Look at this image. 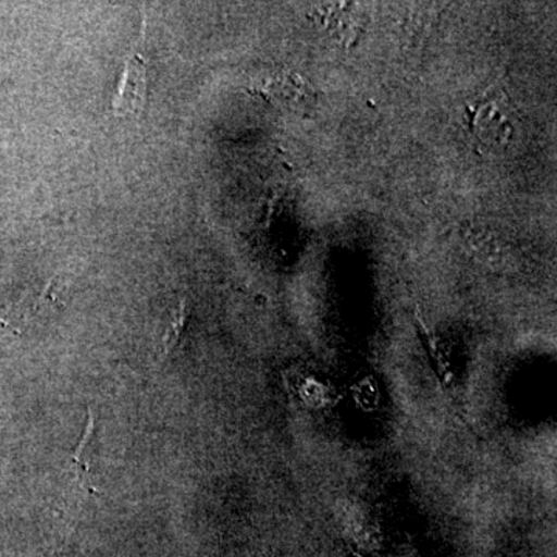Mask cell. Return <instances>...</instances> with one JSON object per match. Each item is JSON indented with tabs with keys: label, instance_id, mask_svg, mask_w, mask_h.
I'll return each mask as SVG.
<instances>
[{
	"label": "cell",
	"instance_id": "1",
	"mask_svg": "<svg viewBox=\"0 0 557 557\" xmlns=\"http://www.w3.org/2000/svg\"><path fill=\"white\" fill-rule=\"evenodd\" d=\"M145 57L134 51L124 62L119 86L113 95L112 110L116 116H139L145 112L148 98V81H146Z\"/></svg>",
	"mask_w": 557,
	"mask_h": 557
},
{
	"label": "cell",
	"instance_id": "2",
	"mask_svg": "<svg viewBox=\"0 0 557 557\" xmlns=\"http://www.w3.org/2000/svg\"><path fill=\"white\" fill-rule=\"evenodd\" d=\"M474 131L491 148L507 149L518 139V120L504 102L485 101L475 110Z\"/></svg>",
	"mask_w": 557,
	"mask_h": 557
},
{
	"label": "cell",
	"instance_id": "3",
	"mask_svg": "<svg viewBox=\"0 0 557 557\" xmlns=\"http://www.w3.org/2000/svg\"><path fill=\"white\" fill-rule=\"evenodd\" d=\"M465 248L480 262L502 269L509 260L507 242L496 231L483 225L469 226L463 231Z\"/></svg>",
	"mask_w": 557,
	"mask_h": 557
},
{
	"label": "cell",
	"instance_id": "4",
	"mask_svg": "<svg viewBox=\"0 0 557 557\" xmlns=\"http://www.w3.org/2000/svg\"><path fill=\"white\" fill-rule=\"evenodd\" d=\"M95 416L94 412L89 409V416H87V424L86 429H84L83 438H81L79 445L76 446V449L73 450L72 454V469L75 472V478L78 480L81 485L86 487L89 491L91 496H100L97 487L91 483V472H90V445L94 442L95 437Z\"/></svg>",
	"mask_w": 557,
	"mask_h": 557
},
{
	"label": "cell",
	"instance_id": "5",
	"mask_svg": "<svg viewBox=\"0 0 557 557\" xmlns=\"http://www.w3.org/2000/svg\"><path fill=\"white\" fill-rule=\"evenodd\" d=\"M271 90L281 100L304 104L310 97V89L306 81L295 73H284L270 79Z\"/></svg>",
	"mask_w": 557,
	"mask_h": 557
},
{
	"label": "cell",
	"instance_id": "6",
	"mask_svg": "<svg viewBox=\"0 0 557 557\" xmlns=\"http://www.w3.org/2000/svg\"><path fill=\"white\" fill-rule=\"evenodd\" d=\"M188 302H186V299H180L177 309L172 313L170 325H168L163 339H161L160 361L168 359L172 351L177 348L180 338H182L186 324H188Z\"/></svg>",
	"mask_w": 557,
	"mask_h": 557
},
{
	"label": "cell",
	"instance_id": "7",
	"mask_svg": "<svg viewBox=\"0 0 557 557\" xmlns=\"http://www.w3.org/2000/svg\"><path fill=\"white\" fill-rule=\"evenodd\" d=\"M0 83H2V79H0Z\"/></svg>",
	"mask_w": 557,
	"mask_h": 557
}]
</instances>
